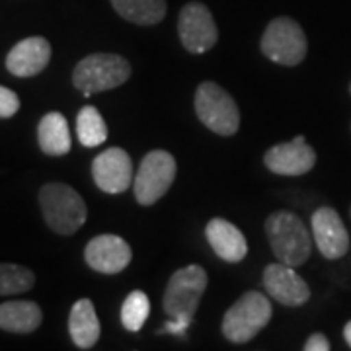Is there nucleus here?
<instances>
[{"instance_id":"obj_10","label":"nucleus","mask_w":351,"mask_h":351,"mask_svg":"<svg viewBox=\"0 0 351 351\" xmlns=\"http://www.w3.org/2000/svg\"><path fill=\"white\" fill-rule=\"evenodd\" d=\"M92 178L106 193H123L133 186V162L123 149H108L92 162Z\"/></svg>"},{"instance_id":"obj_4","label":"nucleus","mask_w":351,"mask_h":351,"mask_svg":"<svg viewBox=\"0 0 351 351\" xmlns=\"http://www.w3.org/2000/svg\"><path fill=\"white\" fill-rule=\"evenodd\" d=\"M271 314L269 299L263 293L248 291L226 311L221 324L223 336L232 343H246L267 326Z\"/></svg>"},{"instance_id":"obj_15","label":"nucleus","mask_w":351,"mask_h":351,"mask_svg":"<svg viewBox=\"0 0 351 351\" xmlns=\"http://www.w3.org/2000/svg\"><path fill=\"white\" fill-rule=\"evenodd\" d=\"M51 61V45L45 38H27L16 43L6 55L8 73L20 78H29L45 71Z\"/></svg>"},{"instance_id":"obj_19","label":"nucleus","mask_w":351,"mask_h":351,"mask_svg":"<svg viewBox=\"0 0 351 351\" xmlns=\"http://www.w3.org/2000/svg\"><path fill=\"white\" fill-rule=\"evenodd\" d=\"M39 149L49 156H63L71 152V131L63 113L51 112L41 117L38 125Z\"/></svg>"},{"instance_id":"obj_11","label":"nucleus","mask_w":351,"mask_h":351,"mask_svg":"<svg viewBox=\"0 0 351 351\" xmlns=\"http://www.w3.org/2000/svg\"><path fill=\"white\" fill-rule=\"evenodd\" d=\"M263 287L271 299L293 308L311 299V287L287 263H269L263 269Z\"/></svg>"},{"instance_id":"obj_20","label":"nucleus","mask_w":351,"mask_h":351,"mask_svg":"<svg viewBox=\"0 0 351 351\" xmlns=\"http://www.w3.org/2000/svg\"><path fill=\"white\" fill-rule=\"evenodd\" d=\"M115 12L137 25H154L166 16V0H110Z\"/></svg>"},{"instance_id":"obj_27","label":"nucleus","mask_w":351,"mask_h":351,"mask_svg":"<svg viewBox=\"0 0 351 351\" xmlns=\"http://www.w3.org/2000/svg\"><path fill=\"white\" fill-rule=\"evenodd\" d=\"M350 94H351V84H350Z\"/></svg>"},{"instance_id":"obj_3","label":"nucleus","mask_w":351,"mask_h":351,"mask_svg":"<svg viewBox=\"0 0 351 351\" xmlns=\"http://www.w3.org/2000/svg\"><path fill=\"white\" fill-rule=\"evenodd\" d=\"M265 232L271 250L281 263L302 265L313 250V240L306 226L295 213L276 211L265 221Z\"/></svg>"},{"instance_id":"obj_17","label":"nucleus","mask_w":351,"mask_h":351,"mask_svg":"<svg viewBox=\"0 0 351 351\" xmlns=\"http://www.w3.org/2000/svg\"><path fill=\"white\" fill-rule=\"evenodd\" d=\"M100 320L92 301L90 299L76 301L69 316V334L73 338V343L80 350H90L100 339Z\"/></svg>"},{"instance_id":"obj_23","label":"nucleus","mask_w":351,"mask_h":351,"mask_svg":"<svg viewBox=\"0 0 351 351\" xmlns=\"http://www.w3.org/2000/svg\"><path fill=\"white\" fill-rule=\"evenodd\" d=\"M149 313H151V301H149L147 293L133 291L127 295L123 306H121V322L129 332H138L145 326Z\"/></svg>"},{"instance_id":"obj_26","label":"nucleus","mask_w":351,"mask_h":351,"mask_svg":"<svg viewBox=\"0 0 351 351\" xmlns=\"http://www.w3.org/2000/svg\"><path fill=\"white\" fill-rule=\"evenodd\" d=\"M343 338H346V341H348V346L351 348V320L346 324V328H343Z\"/></svg>"},{"instance_id":"obj_2","label":"nucleus","mask_w":351,"mask_h":351,"mask_svg":"<svg viewBox=\"0 0 351 351\" xmlns=\"http://www.w3.org/2000/svg\"><path fill=\"white\" fill-rule=\"evenodd\" d=\"M207 289V271L191 263L174 271L164 291L162 308L172 320L188 326L193 322L201 297Z\"/></svg>"},{"instance_id":"obj_6","label":"nucleus","mask_w":351,"mask_h":351,"mask_svg":"<svg viewBox=\"0 0 351 351\" xmlns=\"http://www.w3.org/2000/svg\"><path fill=\"white\" fill-rule=\"evenodd\" d=\"M195 113L207 129L221 137L237 135L240 127V112L237 101L217 82H201L195 92Z\"/></svg>"},{"instance_id":"obj_8","label":"nucleus","mask_w":351,"mask_h":351,"mask_svg":"<svg viewBox=\"0 0 351 351\" xmlns=\"http://www.w3.org/2000/svg\"><path fill=\"white\" fill-rule=\"evenodd\" d=\"M176 180V160L170 152L151 151L138 166L133 191L141 205L149 207L166 195Z\"/></svg>"},{"instance_id":"obj_24","label":"nucleus","mask_w":351,"mask_h":351,"mask_svg":"<svg viewBox=\"0 0 351 351\" xmlns=\"http://www.w3.org/2000/svg\"><path fill=\"white\" fill-rule=\"evenodd\" d=\"M20 110V98L18 94L12 92L10 88L0 86V117L2 119H8L16 115Z\"/></svg>"},{"instance_id":"obj_12","label":"nucleus","mask_w":351,"mask_h":351,"mask_svg":"<svg viewBox=\"0 0 351 351\" xmlns=\"http://www.w3.org/2000/svg\"><path fill=\"white\" fill-rule=\"evenodd\" d=\"M314 242L326 260H339L350 250V234L341 217L332 207L316 209L311 219Z\"/></svg>"},{"instance_id":"obj_21","label":"nucleus","mask_w":351,"mask_h":351,"mask_svg":"<svg viewBox=\"0 0 351 351\" xmlns=\"http://www.w3.org/2000/svg\"><path fill=\"white\" fill-rule=\"evenodd\" d=\"M76 135H78V141L88 149L100 147L108 138V125L96 108L86 106L80 110L76 117Z\"/></svg>"},{"instance_id":"obj_1","label":"nucleus","mask_w":351,"mask_h":351,"mask_svg":"<svg viewBox=\"0 0 351 351\" xmlns=\"http://www.w3.org/2000/svg\"><path fill=\"white\" fill-rule=\"evenodd\" d=\"M39 205L47 226L57 234L71 237L86 223V203L75 188L66 184H45L39 191Z\"/></svg>"},{"instance_id":"obj_5","label":"nucleus","mask_w":351,"mask_h":351,"mask_svg":"<svg viewBox=\"0 0 351 351\" xmlns=\"http://www.w3.org/2000/svg\"><path fill=\"white\" fill-rule=\"evenodd\" d=\"M129 76H131V64L121 55L94 53L76 64L73 73V84L84 96H92L125 84Z\"/></svg>"},{"instance_id":"obj_9","label":"nucleus","mask_w":351,"mask_h":351,"mask_svg":"<svg viewBox=\"0 0 351 351\" xmlns=\"http://www.w3.org/2000/svg\"><path fill=\"white\" fill-rule=\"evenodd\" d=\"M178 36L184 49L201 55L215 47L219 39V29L211 10L203 2H188L178 18Z\"/></svg>"},{"instance_id":"obj_13","label":"nucleus","mask_w":351,"mask_h":351,"mask_svg":"<svg viewBox=\"0 0 351 351\" xmlns=\"http://www.w3.org/2000/svg\"><path fill=\"white\" fill-rule=\"evenodd\" d=\"M131 246L117 234H100L84 248V260L98 274L115 276L131 263Z\"/></svg>"},{"instance_id":"obj_25","label":"nucleus","mask_w":351,"mask_h":351,"mask_svg":"<svg viewBox=\"0 0 351 351\" xmlns=\"http://www.w3.org/2000/svg\"><path fill=\"white\" fill-rule=\"evenodd\" d=\"M304 351H330V341L324 334H313L304 343Z\"/></svg>"},{"instance_id":"obj_22","label":"nucleus","mask_w":351,"mask_h":351,"mask_svg":"<svg viewBox=\"0 0 351 351\" xmlns=\"http://www.w3.org/2000/svg\"><path fill=\"white\" fill-rule=\"evenodd\" d=\"M36 285L32 269L18 263H0V295H20Z\"/></svg>"},{"instance_id":"obj_14","label":"nucleus","mask_w":351,"mask_h":351,"mask_svg":"<svg viewBox=\"0 0 351 351\" xmlns=\"http://www.w3.org/2000/svg\"><path fill=\"white\" fill-rule=\"evenodd\" d=\"M263 162L269 172L279 176H302L316 164V152L306 145L304 137H295L289 143H279L265 152Z\"/></svg>"},{"instance_id":"obj_7","label":"nucleus","mask_w":351,"mask_h":351,"mask_svg":"<svg viewBox=\"0 0 351 351\" xmlns=\"http://www.w3.org/2000/svg\"><path fill=\"white\" fill-rule=\"evenodd\" d=\"M260 47L269 61L283 66H297L306 57L308 41L299 22L287 16H279L267 24Z\"/></svg>"},{"instance_id":"obj_18","label":"nucleus","mask_w":351,"mask_h":351,"mask_svg":"<svg viewBox=\"0 0 351 351\" xmlns=\"http://www.w3.org/2000/svg\"><path fill=\"white\" fill-rule=\"evenodd\" d=\"M43 320L39 304L32 301H8L0 304V330L14 334H32Z\"/></svg>"},{"instance_id":"obj_16","label":"nucleus","mask_w":351,"mask_h":351,"mask_svg":"<svg viewBox=\"0 0 351 351\" xmlns=\"http://www.w3.org/2000/svg\"><path fill=\"white\" fill-rule=\"evenodd\" d=\"M205 237L213 252L226 263H239L248 254V242L242 230L226 219H211L205 226Z\"/></svg>"}]
</instances>
